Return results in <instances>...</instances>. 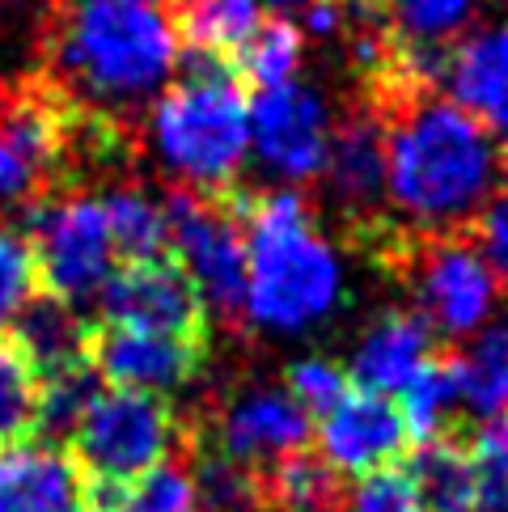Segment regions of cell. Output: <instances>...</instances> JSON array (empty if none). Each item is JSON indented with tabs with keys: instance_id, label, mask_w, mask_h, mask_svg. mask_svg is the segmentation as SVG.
<instances>
[{
	"instance_id": "1",
	"label": "cell",
	"mask_w": 508,
	"mask_h": 512,
	"mask_svg": "<svg viewBox=\"0 0 508 512\" xmlns=\"http://www.w3.org/2000/svg\"><path fill=\"white\" fill-rule=\"evenodd\" d=\"M369 111L386 127V199L407 229L470 233L500 182L492 127L441 98L415 77H381L365 85Z\"/></svg>"
},
{
	"instance_id": "2",
	"label": "cell",
	"mask_w": 508,
	"mask_h": 512,
	"mask_svg": "<svg viewBox=\"0 0 508 512\" xmlns=\"http://www.w3.org/2000/svg\"><path fill=\"white\" fill-rule=\"evenodd\" d=\"M39 60L77 106L123 127V115L178 68V30L170 9L47 0Z\"/></svg>"
},
{
	"instance_id": "3",
	"label": "cell",
	"mask_w": 508,
	"mask_h": 512,
	"mask_svg": "<svg viewBox=\"0 0 508 512\" xmlns=\"http://www.w3.org/2000/svg\"><path fill=\"white\" fill-rule=\"evenodd\" d=\"M183 81H174L153 106V144L174 187L225 195L238 187L250 149V98L238 60L183 47Z\"/></svg>"
},
{
	"instance_id": "4",
	"label": "cell",
	"mask_w": 508,
	"mask_h": 512,
	"mask_svg": "<svg viewBox=\"0 0 508 512\" xmlns=\"http://www.w3.org/2000/svg\"><path fill=\"white\" fill-rule=\"evenodd\" d=\"M246 229V318L271 331H301L339 301L343 271L314 225V204L297 191L250 195Z\"/></svg>"
},
{
	"instance_id": "5",
	"label": "cell",
	"mask_w": 508,
	"mask_h": 512,
	"mask_svg": "<svg viewBox=\"0 0 508 512\" xmlns=\"http://www.w3.org/2000/svg\"><path fill=\"white\" fill-rule=\"evenodd\" d=\"M365 250L377 267L403 280L415 314L441 343L453 347V339L475 335L492 314L496 280L470 233H420L390 221L369 237Z\"/></svg>"
},
{
	"instance_id": "6",
	"label": "cell",
	"mask_w": 508,
	"mask_h": 512,
	"mask_svg": "<svg viewBox=\"0 0 508 512\" xmlns=\"http://www.w3.org/2000/svg\"><path fill=\"white\" fill-rule=\"evenodd\" d=\"M191 424L161 394L144 390H102L81 415L68 457L94 487H127L166 457L187 453Z\"/></svg>"
},
{
	"instance_id": "7",
	"label": "cell",
	"mask_w": 508,
	"mask_h": 512,
	"mask_svg": "<svg viewBox=\"0 0 508 512\" xmlns=\"http://www.w3.org/2000/svg\"><path fill=\"white\" fill-rule=\"evenodd\" d=\"M250 191L199 195L187 187H170L166 195V229L178 263L187 267L191 284L229 331L246 326V212Z\"/></svg>"
},
{
	"instance_id": "8",
	"label": "cell",
	"mask_w": 508,
	"mask_h": 512,
	"mask_svg": "<svg viewBox=\"0 0 508 512\" xmlns=\"http://www.w3.org/2000/svg\"><path fill=\"white\" fill-rule=\"evenodd\" d=\"M26 221V242L34 254V271H39V292L60 297L68 305L98 297L106 280L115 276V246L111 225H106V204L98 195L64 191L47 199Z\"/></svg>"
},
{
	"instance_id": "9",
	"label": "cell",
	"mask_w": 508,
	"mask_h": 512,
	"mask_svg": "<svg viewBox=\"0 0 508 512\" xmlns=\"http://www.w3.org/2000/svg\"><path fill=\"white\" fill-rule=\"evenodd\" d=\"M195 432L246 470H267L280 457L310 445L314 419L284 386H242L204 415H191Z\"/></svg>"
},
{
	"instance_id": "10",
	"label": "cell",
	"mask_w": 508,
	"mask_h": 512,
	"mask_svg": "<svg viewBox=\"0 0 508 512\" xmlns=\"http://www.w3.org/2000/svg\"><path fill=\"white\" fill-rule=\"evenodd\" d=\"M322 191L335 204L343 229L356 246L390 225L386 216V127L369 111L365 98L348 102L339 115L322 161Z\"/></svg>"
},
{
	"instance_id": "11",
	"label": "cell",
	"mask_w": 508,
	"mask_h": 512,
	"mask_svg": "<svg viewBox=\"0 0 508 512\" xmlns=\"http://www.w3.org/2000/svg\"><path fill=\"white\" fill-rule=\"evenodd\" d=\"M98 305H102L98 322L208 343L204 297H199V288L191 284L187 267L178 263V254L115 267V276L106 280V288L98 292Z\"/></svg>"
},
{
	"instance_id": "12",
	"label": "cell",
	"mask_w": 508,
	"mask_h": 512,
	"mask_svg": "<svg viewBox=\"0 0 508 512\" xmlns=\"http://www.w3.org/2000/svg\"><path fill=\"white\" fill-rule=\"evenodd\" d=\"M348 9L386 34L394 72L441 89L453 47L479 17V0H352Z\"/></svg>"
},
{
	"instance_id": "13",
	"label": "cell",
	"mask_w": 508,
	"mask_h": 512,
	"mask_svg": "<svg viewBox=\"0 0 508 512\" xmlns=\"http://www.w3.org/2000/svg\"><path fill=\"white\" fill-rule=\"evenodd\" d=\"M204 364L208 343L149 335L111 322H94V331H89V369L102 381H111V390H144L166 398L191 386L204 373Z\"/></svg>"
},
{
	"instance_id": "14",
	"label": "cell",
	"mask_w": 508,
	"mask_h": 512,
	"mask_svg": "<svg viewBox=\"0 0 508 512\" xmlns=\"http://www.w3.org/2000/svg\"><path fill=\"white\" fill-rule=\"evenodd\" d=\"M415 436L398 402L386 394L352 390L318 424V453L343 479H369L381 470H398L411 457Z\"/></svg>"
},
{
	"instance_id": "15",
	"label": "cell",
	"mask_w": 508,
	"mask_h": 512,
	"mask_svg": "<svg viewBox=\"0 0 508 512\" xmlns=\"http://www.w3.org/2000/svg\"><path fill=\"white\" fill-rule=\"evenodd\" d=\"M250 140L263 166L288 182H314L326 161V106L310 85H276L263 89L250 106Z\"/></svg>"
},
{
	"instance_id": "16",
	"label": "cell",
	"mask_w": 508,
	"mask_h": 512,
	"mask_svg": "<svg viewBox=\"0 0 508 512\" xmlns=\"http://www.w3.org/2000/svg\"><path fill=\"white\" fill-rule=\"evenodd\" d=\"M437 347L445 343L428 331L415 309H386L360 339L348 377L365 394H403V386L424 369Z\"/></svg>"
},
{
	"instance_id": "17",
	"label": "cell",
	"mask_w": 508,
	"mask_h": 512,
	"mask_svg": "<svg viewBox=\"0 0 508 512\" xmlns=\"http://www.w3.org/2000/svg\"><path fill=\"white\" fill-rule=\"evenodd\" d=\"M0 512H94V500L68 449L34 441L0 457Z\"/></svg>"
},
{
	"instance_id": "18",
	"label": "cell",
	"mask_w": 508,
	"mask_h": 512,
	"mask_svg": "<svg viewBox=\"0 0 508 512\" xmlns=\"http://www.w3.org/2000/svg\"><path fill=\"white\" fill-rule=\"evenodd\" d=\"M441 85H449V102H458L483 127L508 132V22L466 34L453 47Z\"/></svg>"
},
{
	"instance_id": "19",
	"label": "cell",
	"mask_w": 508,
	"mask_h": 512,
	"mask_svg": "<svg viewBox=\"0 0 508 512\" xmlns=\"http://www.w3.org/2000/svg\"><path fill=\"white\" fill-rule=\"evenodd\" d=\"M89 331H94V322H85L77 314V305L47 297V292H34L17 309L5 339L30 360V369L39 377H56L89 364Z\"/></svg>"
},
{
	"instance_id": "20",
	"label": "cell",
	"mask_w": 508,
	"mask_h": 512,
	"mask_svg": "<svg viewBox=\"0 0 508 512\" xmlns=\"http://www.w3.org/2000/svg\"><path fill=\"white\" fill-rule=\"evenodd\" d=\"M466 436L470 424H458L411 449L407 479L420 512H479V474Z\"/></svg>"
},
{
	"instance_id": "21",
	"label": "cell",
	"mask_w": 508,
	"mask_h": 512,
	"mask_svg": "<svg viewBox=\"0 0 508 512\" xmlns=\"http://www.w3.org/2000/svg\"><path fill=\"white\" fill-rule=\"evenodd\" d=\"M259 487L263 512H343L348 500V479L310 445L259 470Z\"/></svg>"
},
{
	"instance_id": "22",
	"label": "cell",
	"mask_w": 508,
	"mask_h": 512,
	"mask_svg": "<svg viewBox=\"0 0 508 512\" xmlns=\"http://www.w3.org/2000/svg\"><path fill=\"white\" fill-rule=\"evenodd\" d=\"M170 17L183 47L216 51L229 60H238L254 30L263 26L259 0H174Z\"/></svg>"
},
{
	"instance_id": "23",
	"label": "cell",
	"mask_w": 508,
	"mask_h": 512,
	"mask_svg": "<svg viewBox=\"0 0 508 512\" xmlns=\"http://www.w3.org/2000/svg\"><path fill=\"white\" fill-rule=\"evenodd\" d=\"M453 377H458V411L504 415L508 411V322H496L462 352L453 347Z\"/></svg>"
},
{
	"instance_id": "24",
	"label": "cell",
	"mask_w": 508,
	"mask_h": 512,
	"mask_svg": "<svg viewBox=\"0 0 508 512\" xmlns=\"http://www.w3.org/2000/svg\"><path fill=\"white\" fill-rule=\"evenodd\" d=\"M89 500H94V512H199L195 474H191L187 453L166 457L149 474H140L136 483L115 487V491L89 483Z\"/></svg>"
},
{
	"instance_id": "25",
	"label": "cell",
	"mask_w": 508,
	"mask_h": 512,
	"mask_svg": "<svg viewBox=\"0 0 508 512\" xmlns=\"http://www.w3.org/2000/svg\"><path fill=\"white\" fill-rule=\"evenodd\" d=\"M102 204H106V225H111V246H115L119 267L174 254L166 212H161L140 187H115Z\"/></svg>"
},
{
	"instance_id": "26",
	"label": "cell",
	"mask_w": 508,
	"mask_h": 512,
	"mask_svg": "<svg viewBox=\"0 0 508 512\" xmlns=\"http://www.w3.org/2000/svg\"><path fill=\"white\" fill-rule=\"evenodd\" d=\"M39 398L43 377L0 335V457L39 441Z\"/></svg>"
},
{
	"instance_id": "27",
	"label": "cell",
	"mask_w": 508,
	"mask_h": 512,
	"mask_svg": "<svg viewBox=\"0 0 508 512\" xmlns=\"http://www.w3.org/2000/svg\"><path fill=\"white\" fill-rule=\"evenodd\" d=\"M301 51H305V34L288 22V17H267V22L254 30V39L242 47L238 68L246 85H259V89H276L288 85L293 72L301 64Z\"/></svg>"
},
{
	"instance_id": "28",
	"label": "cell",
	"mask_w": 508,
	"mask_h": 512,
	"mask_svg": "<svg viewBox=\"0 0 508 512\" xmlns=\"http://www.w3.org/2000/svg\"><path fill=\"white\" fill-rule=\"evenodd\" d=\"M466 441L479 474V512H508V411L470 428Z\"/></svg>"
},
{
	"instance_id": "29",
	"label": "cell",
	"mask_w": 508,
	"mask_h": 512,
	"mask_svg": "<svg viewBox=\"0 0 508 512\" xmlns=\"http://www.w3.org/2000/svg\"><path fill=\"white\" fill-rule=\"evenodd\" d=\"M34 292H39V271H34L30 242L17 229L0 225V335L9 331L17 309H22Z\"/></svg>"
},
{
	"instance_id": "30",
	"label": "cell",
	"mask_w": 508,
	"mask_h": 512,
	"mask_svg": "<svg viewBox=\"0 0 508 512\" xmlns=\"http://www.w3.org/2000/svg\"><path fill=\"white\" fill-rule=\"evenodd\" d=\"M284 390L310 415H331L339 402L352 394V377H348V369H339L335 360H297L293 369L284 373Z\"/></svg>"
},
{
	"instance_id": "31",
	"label": "cell",
	"mask_w": 508,
	"mask_h": 512,
	"mask_svg": "<svg viewBox=\"0 0 508 512\" xmlns=\"http://www.w3.org/2000/svg\"><path fill=\"white\" fill-rule=\"evenodd\" d=\"M343 512H420V500L411 491L407 470H381L360 479L356 487H348V500H343Z\"/></svg>"
},
{
	"instance_id": "32",
	"label": "cell",
	"mask_w": 508,
	"mask_h": 512,
	"mask_svg": "<svg viewBox=\"0 0 508 512\" xmlns=\"http://www.w3.org/2000/svg\"><path fill=\"white\" fill-rule=\"evenodd\" d=\"M470 237H475V246L483 254L487 271H492V280L500 292H508V187L492 195V204L479 212V221L470 225Z\"/></svg>"
},
{
	"instance_id": "33",
	"label": "cell",
	"mask_w": 508,
	"mask_h": 512,
	"mask_svg": "<svg viewBox=\"0 0 508 512\" xmlns=\"http://www.w3.org/2000/svg\"><path fill=\"white\" fill-rule=\"evenodd\" d=\"M259 5H267V9H276V13L284 17V13H293V9H301V13H305V9H310V5H318V0H259ZM343 5H352V0H343Z\"/></svg>"
},
{
	"instance_id": "34",
	"label": "cell",
	"mask_w": 508,
	"mask_h": 512,
	"mask_svg": "<svg viewBox=\"0 0 508 512\" xmlns=\"http://www.w3.org/2000/svg\"><path fill=\"white\" fill-rule=\"evenodd\" d=\"M81 5H149V9H174V0H81Z\"/></svg>"
},
{
	"instance_id": "35",
	"label": "cell",
	"mask_w": 508,
	"mask_h": 512,
	"mask_svg": "<svg viewBox=\"0 0 508 512\" xmlns=\"http://www.w3.org/2000/svg\"><path fill=\"white\" fill-rule=\"evenodd\" d=\"M500 166L508 170V132H504V144H500Z\"/></svg>"
},
{
	"instance_id": "36",
	"label": "cell",
	"mask_w": 508,
	"mask_h": 512,
	"mask_svg": "<svg viewBox=\"0 0 508 512\" xmlns=\"http://www.w3.org/2000/svg\"><path fill=\"white\" fill-rule=\"evenodd\" d=\"M13 5H22V0H0V9H13Z\"/></svg>"
}]
</instances>
